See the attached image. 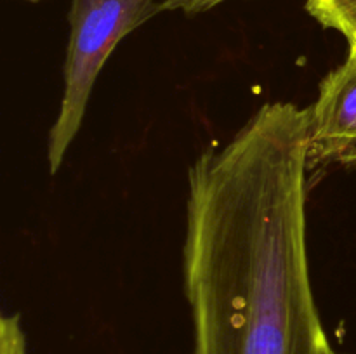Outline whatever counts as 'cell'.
I'll return each instance as SVG.
<instances>
[{"label": "cell", "instance_id": "6da1fadb", "mask_svg": "<svg viewBox=\"0 0 356 354\" xmlns=\"http://www.w3.org/2000/svg\"><path fill=\"white\" fill-rule=\"evenodd\" d=\"M163 10L159 0H72L68 12L65 89L59 113L49 130L47 163L56 176L75 141L92 87L122 38Z\"/></svg>", "mask_w": 356, "mask_h": 354}, {"label": "cell", "instance_id": "7a4b0ae2", "mask_svg": "<svg viewBox=\"0 0 356 354\" xmlns=\"http://www.w3.org/2000/svg\"><path fill=\"white\" fill-rule=\"evenodd\" d=\"M356 158V56L322 78L309 106V163Z\"/></svg>", "mask_w": 356, "mask_h": 354}, {"label": "cell", "instance_id": "3957f363", "mask_svg": "<svg viewBox=\"0 0 356 354\" xmlns=\"http://www.w3.org/2000/svg\"><path fill=\"white\" fill-rule=\"evenodd\" d=\"M306 10L323 28L351 40L356 35V0H306Z\"/></svg>", "mask_w": 356, "mask_h": 354}, {"label": "cell", "instance_id": "277c9868", "mask_svg": "<svg viewBox=\"0 0 356 354\" xmlns=\"http://www.w3.org/2000/svg\"><path fill=\"white\" fill-rule=\"evenodd\" d=\"M0 354H28L19 314H6L0 319Z\"/></svg>", "mask_w": 356, "mask_h": 354}, {"label": "cell", "instance_id": "5b68a950", "mask_svg": "<svg viewBox=\"0 0 356 354\" xmlns=\"http://www.w3.org/2000/svg\"><path fill=\"white\" fill-rule=\"evenodd\" d=\"M222 2H226V0H163L162 7L163 10H181L188 16H193V14L212 10Z\"/></svg>", "mask_w": 356, "mask_h": 354}, {"label": "cell", "instance_id": "8992f818", "mask_svg": "<svg viewBox=\"0 0 356 354\" xmlns=\"http://www.w3.org/2000/svg\"><path fill=\"white\" fill-rule=\"evenodd\" d=\"M348 54L356 56V35L351 40H348Z\"/></svg>", "mask_w": 356, "mask_h": 354}, {"label": "cell", "instance_id": "52a82bcc", "mask_svg": "<svg viewBox=\"0 0 356 354\" xmlns=\"http://www.w3.org/2000/svg\"><path fill=\"white\" fill-rule=\"evenodd\" d=\"M24 2H31V3H35V2H42V0H24Z\"/></svg>", "mask_w": 356, "mask_h": 354}, {"label": "cell", "instance_id": "ba28073f", "mask_svg": "<svg viewBox=\"0 0 356 354\" xmlns=\"http://www.w3.org/2000/svg\"><path fill=\"white\" fill-rule=\"evenodd\" d=\"M336 354H355V353H336Z\"/></svg>", "mask_w": 356, "mask_h": 354}]
</instances>
